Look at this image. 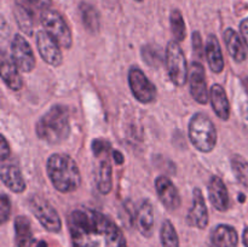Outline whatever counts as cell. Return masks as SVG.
Masks as SVG:
<instances>
[{
  "instance_id": "cell-5",
  "label": "cell",
  "mask_w": 248,
  "mask_h": 247,
  "mask_svg": "<svg viewBox=\"0 0 248 247\" xmlns=\"http://www.w3.org/2000/svg\"><path fill=\"white\" fill-rule=\"evenodd\" d=\"M165 63L171 81L178 87L184 86L188 80V65L183 50L177 41L167 44Z\"/></svg>"
},
{
  "instance_id": "cell-21",
  "label": "cell",
  "mask_w": 248,
  "mask_h": 247,
  "mask_svg": "<svg viewBox=\"0 0 248 247\" xmlns=\"http://www.w3.org/2000/svg\"><path fill=\"white\" fill-rule=\"evenodd\" d=\"M212 242L216 247H236L239 235L232 225L220 224L213 230Z\"/></svg>"
},
{
  "instance_id": "cell-19",
  "label": "cell",
  "mask_w": 248,
  "mask_h": 247,
  "mask_svg": "<svg viewBox=\"0 0 248 247\" xmlns=\"http://www.w3.org/2000/svg\"><path fill=\"white\" fill-rule=\"evenodd\" d=\"M211 106L216 115L222 120L227 121L230 118V103L228 99L227 92L223 89L222 85L215 84L211 87L210 91Z\"/></svg>"
},
{
  "instance_id": "cell-26",
  "label": "cell",
  "mask_w": 248,
  "mask_h": 247,
  "mask_svg": "<svg viewBox=\"0 0 248 247\" xmlns=\"http://www.w3.org/2000/svg\"><path fill=\"white\" fill-rule=\"evenodd\" d=\"M160 240L162 247H179V237L171 220L165 219L160 230Z\"/></svg>"
},
{
  "instance_id": "cell-4",
  "label": "cell",
  "mask_w": 248,
  "mask_h": 247,
  "mask_svg": "<svg viewBox=\"0 0 248 247\" xmlns=\"http://www.w3.org/2000/svg\"><path fill=\"white\" fill-rule=\"evenodd\" d=\"M189 138L201 153H211L217 145V128L207 115L196 113L189 123Z\"/></svg>"
},
{
  "instance_id": "cell-22",
  "label": "cell",
  "mask_w": 248,
  "mask_h": 247,
  "mask_svg": "<svg viewBox=\"0 0 248 247\" xmlns=\"http://www.w3.org/2000/svg\"><path fill=\"white\" fill-rule=\"evenodd\" d=\"M15 19H16L17 24H18V27L23 33H26L27 35L33 34V9L27 2H22L17 0L16 6H15Z\"/></svg>"
},
{
  "instance_id": "cell-25",
  "label": "cell",
  "mask_w": 248,
  "mask_h": 247,
  "mask_svg": "<svg viewBox=\"0 0 248 247\" xmlns=\"http://www.w3.org/2000/svg\"><path fill=\"white\" fill-rule=\"evenodd\" d=\"M80 12H81L82 22H84L86 29L92 33H96L99 29V15L97 10L92 5L82 2L80 5Z\"/></svg>"
},
{
  "instance_id": "cell-17",
  "label": "cell",
  "mask_w": 248,
  "mask_h": 247,
  "mask_svg": "<svg viewBox=\"0 0 248 247\" xmlns=\"http://www.w3.org/2000/svg\"><path fill=\"white\" fill-rule=\"evenodd\" d=\"M224 43L227 45V50L232 60L236 63H242L246 61L247 51L246 44L244 39H241L240 34L232 28L225 29L224 31Z\"/></svg>"
},
{
  "instance_id": "cell-31",
  "label": "cell",
  "mask_w": 248,
  "mask_h": 247,
  "mask_svg": "<svg viewBox=\"0 0 248 247\" xmlns=\"http://www.w3.org/2000/svg\"><path fill=\"white\" fill-rule=\"evenodd\" d=\"M31 9L39 10V11H45L51 6V0H24Z\"/></svg>"
},
{
  "instance_id": "cell-12",
  "label": "cell",
  "mask_w": 248,
  "mask_h": 247,
  "mask_svg": "<svg viewBox=\"0 0 248 247\" xmlns=\"http://www.w3.org/2000/svg\"><path fill=\"white\" fill-rule=\"evenodd\" d=\"M189 79H190V93L193 98L198 103L206 104L210 98L207 90V81H206L205 68L201 63L194 62L189 72Z\"/></svg>"
},
{
  "instance_id": "cell-36",
  "label": "cell",
  "mask_w": 248,
  "mask_h": 247,
  "mask_svg": "<svg viewBox=\"0 0 248 247\" xmlns=\"http://www.w3.org/2000/svg\"><path fill=\"white\" fill-rule=\"evenodd\" d=\"M242 241H244L245 247H248V227L244 230V234H242Z\"/></svg>"
},
{
  "instance_id": "cell-18",
  "label": "cell",
  "mask_w": 248,
  "mask_h": 247,
  "mask_svg": "<svg viewBox=\"0 0 248 247\" xmlns=\"http://www.w3.org/2000/svg\"><path fill=\"white\" fill-rule=\"evenodd\" d=\"M136 227L140 234L150 237L154 232V207L149 200L143 201L136 213Z\"/></svg>"
},
{
  "instance_id": "cell-27",
  "label": "cell",
  "mask_w": 248,
  "mask_h": 247,
  "mask_svg": "<svg viewBox=\"0 0 248 247\" xmlns=\"http://www.w3.org/2000/svg\"><path fill=\"white\" fill-rule=\"evenodd\" d=\"M232 169L234 171L235 177L237 181L242 184V185L247 186L248 188V162L245 157L241 155H232Z\"/></svg>"
},
{
  "instance_id": "cell-32",
  "label": "cell",
  "mask_w": 248,
  "mask_h": 247,
  "mask_svg": "<svg viewBox=\"0 0 248 247\" xmlns=\"http://www.w3.org/2000/svg\"><path fill=\"white\" fill-rule=\"evenodd\" d=\"M10 154H11V149H10L9 143H7L5 136H1V143H0V160H1V162H5V160L10 157Z\"/></svg>"
},
{
  "instance_id": "cell-6",
  "label": "cell",
  "mask_w": 248,
  "mask_h": 247,
  "mask_svg": "<svg viewBox=\"0 0 248 247\" xmlns=\"http://www.w3.org/2000/svg\"><path fill=\"white\" fill-rule=\"evenodd\" d=\"M40 21L44 29L57 41L61 47L70 48L73 45V36L70 28L65 23L60 12L55 10H45L41 12Z\"/></svg>"
},
{
  "instance_id": "cell-3",
  "label": "cell",
  "mask_w": 248,
  "mask_h": 247,
  "mask_svg": "<svg viewBox=\"0 0 248 247\" xmlns=\"http://www.w3.org/2000/svg\"><path fill=\"white\" fill-rule=\"evenodd\" d=\"M36 136L50 144L64 142L70 133L68 108L61 104L51 107L38 120L35 126Z\"/></svg>"
},
{
  "instance_id": "cell-9",
  "label": "cell",
  "mask_w": 248,
  "mask_h": 247,
  "mask_svg": "<svg viewBox=\"0 0 248 247\" xmlns=\"http://www.w3.org/2000/svg\"><path fill=\"white\" fill-rule=\"evenodd\" d=\"M11 58L21 72L29 73L35 68L36 61L33 48L21 34H16L12 39Z\"/></svg>"
},
{
  "instance_id": "cell-14",
  "label": "cell",
  "mask_w": 248,
  "mask_h": 247,
  "mask_svg": "<svg viewBox=\"0 0 248 247\" xmlns=\"http://www.w3.org/2000/svg\"><path fill=\"white\" fill-rule=\"evenodd\" d=\"M208 198L211 203L216 210L220 212L228 211L230 206V198L228 193V188L223 179L218 176H211L210 182L207 185Z\"/></svg>"
},
{
  "instance_id": "cell-35",
  "label": "cell",
  "mask_w": 248,
  "mask_h": 247,
  "mask_svg": "<svg viewBox=\"0 0 248 247\" xmlns=\"http://www.w3.org/2000/svg\"><path fill=\"white\" fill-rule=\"evenodd\" d=\"M113 157L118 165H123L124 161H125V157L120 152H113Z\"/></svg>"
},
{
  "instance_id": "cell-38",
  "label": "cell",
  "mask_w": 248,
  "mask_h": 247,
  "mask_svg": "<svg viewBox=\"0 0 248 247\" xmlns=\"http://www.w3.org/2000/svg\"><path fill=\"white\" fill-rule=\"evenodd\" d=\"M240 202H245V199H246V196L245 195H240Z\"/></svg>"
},
{
  "instance_id": "cell-8",
  "label": "cell",
  "mask_w": 248,
  "mask_h": 247,
  "mask_svg": "<svg viewBox=\"0 0 248 247\" xmlns=\"http://www.w3.org/2000/svg\"><path fill=\"white\" fill-rule=\"evenodd\" d=\"M128 85H130V89L135 98L140 103H152L156 98V87L140 68H130V70H128Z\"/></svg>"
},
{
  "instance_id": "cell-20",
  "label": "cell",
  "mask_w": 248,
  "mask_h": 247,
  "mask_svg": "<svg viewBox=\"0 0 248 247\" xmlns=\"http://www.w3.org/2000/svg\"><path fill=\"white\" fill-rule=\"evenodd\" d=\"M206 58L211 70L216 74H219L224 69V58H223L222 47L217 36L211 34L206 43Z\"/></svg>"
},
{
  "instance_id": "cell-1",
  "label": "cell",
  "mask_w": 248,
  "mask_h": 247,
  "mask_svg": "<svg viewBox=\"0 0 248 247\" xmlns=\"http://www.w3.org/2000/svg\"><path fill=\"white\" fill-rule=\"evenodd\" d=\"M73 247H127L120 228L92 208H77L68 216Z\"/></svg>"
},
{
  "instance_id": "cell-10",
  "label": "cell",
  "mask_w": 248,
  "mask_h": 247,
  "mask_svg": "<svg viewBox=\"0 0 248 247\" xmlns=\"http://www.w3.org/2000/svg\"><path fill=\"white\" fill-rule=\"evenodd\" d=\"M36 47L44 62L52 67H60L63 63L61 45L46 31H39L35 36Z\"/></svg>"
},
{
  "instance_id": "cell-23",
  "label": "cell",
  "mask_w": 248,
  "mask_h": 247,
  "mask_svg": "<svg viewBox=\"0 0 248 247\" xmlns=\"http://www.w3.org/2000/svg\"><path fill=\"white\" fill-rule=\"evenodd\" d=\"M15 232H16L17 247H31L34 241L31 222L24 216H18L15 219Z\"/></svg>"
},
{
  "instance_id": "cell-11",
  "label": "cell",
  "mask_w": 248,
  "mask_h": 247,
  "mask_svg": "<svg viewBox=\"0 0 248 247\" xmlns=\"http://www.w3.org/2000/svg\"><path fill=\"white\" fill-rule=\"evenodd\" d=\"M155 188L162 205L169 211L178 210L182 203L181 194L173 182L166 176H159L155 179Z\"/></svg>"
},
{
  "instance_id": "cell-37",
  "label": "cell",
  "mask_w": 248,
  "mask_h": 247,
  "mask_svg": "<svg viewBox=\"0 0 248 247\" xmlns=\"http://www.w3.org/2000/svg\"><path fill=\"white\" fill-rule=\"evenodd\" d=\"M36 247H47V245H46V242L45 241H40L38 244V246Z\"/></svg>"
},
{
  "instance_id": "cell-33",
  "label": "cell",
  "mask_w": 248,
  "mask_h": 247,
  "mask_svg": "<svg viewBox=\"0 0 248 247\" xmlns=\"http://www.w3.org/2000/svg\"><path fill=\"white\" fill-rule=\"evenodd\" d=\"M107 143L104 142V140H101V139L93 140V143H92V150H93L94 155H99L102 153V150L106 149V148H108L109 145L107 144Z\"/></svg>"
},
{
  "instance_id": "cell-39",
  "label": "cell",
  "mask_w": 248,
  "mask_h": 247,
  "mask_svg": "<svg viewBox=\"0 0 248 247\" xmlns=\"http://www.w3.org/2000/svg\"><path fill=\"white\" fill-rule=\"evenodd\" d=\"M136 1H144V0H136Z\"/></svg>"
},
{
  "instance_id": "cell-16",
  "label": "cell",
  "mask_w": 248,
  "mask_h": 247,
  "mask_svg": "<svg viewBox=\"0 0 248 247\" xmlns=\"http://www.w3.org/2000/svg\"><path fill=\"white\" fill-rule=\"evenodd\" d=\"M0 178L2 183L14 193L21 194L26 190V181H24L21 169L17 165L2 162L0 167Z\"/></svg>"
},
{
  "instance_id": "cell-24",
  "label": "cell",
  "mask_w": 248,
  "mask_h": 247,
  "mask_svg": "<svg viewBox=\"0 0 248 247\" xmlns=\"http://www.w3.org/2000/svg\"><path fill=\"white\" fill-rule=\"evenodd\" d=\"M97 189L99 193L107 195L113 189V169L108 160H103L97 172Z\"/></svg>"
},
{
  "instance_id": "cell-2",
  "label": "cell",
  "mask_w": 248,
  "mask_h": 247,
  "mask_svg": "<svg viewBox=\"0 0 248 247\" xmlns=\"http://www.w3.org/2000/svg\"><path fill=\"white\" fill-rule=\"evenodd\" d=\"M51 183L61 193H72L81 184V173L77 162L67 154H52L46 162Z\"/></svg>"
},
{
  "instance_id": "cell-28",
  "label": "cell",
  "mask_w": 248,
  "mask_h": 247,
  "mask_svg": "<svg viewBox=\"0 0 248 247\" xmlns=\"http://www.w3.org/2000/svg\"><path fill=\"white\" fill-rule=\"evenodd\" d=\"M170 22H171V31L173 34L176 41H183L186 35V22H184L183 15L179 10H172L171 16H170Z\"/></svg>"
},
{
  "instance_id": "cell-13",
  "label": "cell",
  "mask_w": 248,
  "mask_h": 247,
  "mask_svg": "<svg viewBox=\"0 0 248 247\" xmlns=\"http://www.w3.org/2000/svg\"><path fill=\"white\" fill-rule=\"evenodd\" d=\"M186 222L190 227L205 229L208 225V210L201 189L195 188L193 193V206L186 216Z\"/></svg>"
},
{
  "instance_id": "cell-30",
  "label": "cell",
  "mask_w": 248,
  "mask_h": 247,
  "mask_svg": "<svg viewBox=\"0 0 248 247\" xmlns=\"http://www.w3.org/2000/svg\"><path fill=\"white\" fill-rule=\"evenodd\" d=\"M10 215H11V201L6 194L2 193L1 199H0V220L2 224L9 220Z\"/></svg>"
},
{
  "instance_id": "cell-29",
  "label": "cell",
  "mask_w": 248,
  "mask_h": 247,
  "mask_svg": "<svg viewBox=\"0 0 248 247\" xmlns=\"http://www.w3.org/2000/svg\"><path fill=\"white\" fill-rule=\"evenodd\" d=\"M157 51H159V48L154 47V46H144V47L142 48L143 60H144V62H147L148 64H150V67H157L159 63L161 62V53L154 56V53H156Z\"/></svg>"
},
{
  "instance_id": "cell-7",
  "label": "cell",
  "mask_w": 248,
  "mask_h": 247,
  "mask_svg": "<svg viewBox=\"0 0 248 247\" xmlns=\"http://www.w3.org/2000/svg\"><path fill=\"white\" fill-rule=\"evenodd\" d=\"M29 207L34 217L47 232H58L62 229V222L57 211L43 196L33 195L29 199Z\"/></svg>"
},
{
  "instance_id": "cell-34",
  "label": "cell",
  "mask_w": 248,
  "mask_h": 247,
  "mask_svg": "<svg viewBox=\"0 0 248 247\" xmlns=\"http://www.w3.org/2000/svg\"><path fill=\"white\" fill-rule=\"evenodd\" d=\"M240 31H241L242 39H244L245 44L248 47V17L240 23Z\"/></svg>"
},
{
  "instance_id": "cell-15",
  "label": "cell",
  "mask_w": 248,
  "mask_h": 247,
  "mask_svg": "<svg viewBox=\"0 0 248 247\" xmlns=\"http://www.w3.org/2000/svg\"><path fill=\"white\" fill-rule=\"evenodd\" d=\"M0 75L4 84L12 91H18L23 87V79L19 75V69L11 57L2 51L0 62Z\"/></svg>"
}]
</instances>
